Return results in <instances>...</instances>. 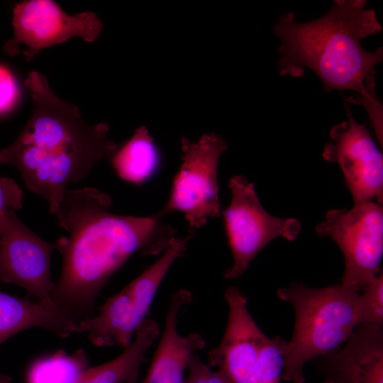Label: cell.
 Wrapping results in <instances>:
<instances>
[{
	"label": "cell",
	"mask_w": 383,
	"mask_h": 383,
	"mask_svg": "<svg viewBox=\"0 0 383 383\" xmlns=\"http://www.w3.org/2000/svg\"><path fill=\"white\" fill-rule=\"evenodd\" d=\"M111 196L94 187L67 189L52 214L69 236L56 241L62 257L52 303L77 325L94 316L96 297L134 254L161 255L177 231L157 213L149 216L110 212Z\"/></svg>",
	"instance_id": "1"
},
{
	"label": "cell",
	"mask_w": 383,
	"mask_h": 383,
	"mask_svg": "<svg viewBox=\"0 0 383 383\" xmlns=\"http://www.w3.org/2000/svg\"><path fill=\"white\" fill-rule=\"evenodd\" d=\"M24 84L32 99L31 114L14 143L0 150V165L15 167L28 190L48 203L52 215L68 186L82 180L118 145L109 138L106 123L84 121L77 106L52 92L44 74L31 71Z\"/></svg>",
	"instance_id": "2"
},
{
	"label": "cell",
	"mask_w": 383,
	"mask_h": 383,
	"mask_svg": "<svg viewBox=\"0 0 383 383\" xmlns=\"http://www.w3.org/2000/svg\"><path fill=\"white\" fill-rule=\"evenodd\" d=\"M365 0H335L331 9L313 21L298 23L293 12L281 16L273 26L279 38V74L303 77L306 69L321 80L326 91L359 94L350 102L363 106L370 119L382 114L375 94V67L383 49L365 50L361 40L382 32L375 11Z\"/></svg>",
	"instance_id": "3"
},
{
	"label": "cell",
	"mask_w": 383,
	"mask_h": 383,
	"mask_svg": "<svg viewBox=\"0 0 383 383\" xmlns=\"http://www.w3.org/2000/svg\"><path fill=\"white\" fill-rule=\"evenodd\" d=\"M359 293L339 284L322 288L292 282L277 297L292 306L294 326L287 341L283 380L304 383V368L315 357L339 350L358 326Z\"/></svg>",
	"instance_id": "4"
},
{
	"label": "cell",
	"mask_w": 383,
	"mask_h": 383,
	"mask_svg": "<svg viewBox=\"0 0 383 383\" xmlns=\"http://www.w3.org/2000/svg\"><path fill=\"white\" fill-rule=\"evenodd\" d=\"M182 164L174 177L168 199L157 213L164 216L181 212L193 235L209 219L220 215L218 165L227 150L226 141L214 133L205 134L196 142L182 137Z\"/></svg>",
	"instance_id": "5"
},
{
	"label": "cell",
	"mask_w": 383,
	"mask_h": 383,
	"mask_svg": "<svg viewBox=\"0 0 383 383\" xmlns=\"http://www.w3.org/2000/svg\"><path fill=\"white\" fill-rule=\"evenodd\" d=\"M320 237L331 238L345 260L343 285L360 293L382 272L383 208L374 201L331 209L316 227Z\"/></svg>",
	"instance_id": "6"
},
{
	"label": "cell",
	"mask_w": 383,
	"mask_h": 383,
	"mask_svg": "<svg viewBox=\"0 0 383 383\" xmlns=\"http://www.w3.org/2000/svg\"><path fill=\"white\" fill-rule=\"evenodd\" d=\"M231 200L223 212L226 233L233 265L225 270L226 279L240 277L252 260L272 240L283 237L295 240L301 224L295 218H282L268 213L262 206L254 184L243 176L229 181Z\"/></svg>",
	"instance_id": "7"
},
{
	"label": "cell",
	"mask_w": 383,
	"mask_h": 383,
	"mask_svg": "<svg viewBox=\"0 0 383 383\" xmlns=\"http://www.w3.org/2000/svg\"><path fill=\"white\" fill-rule=\"evenodd\" d=\"M13 36L5 43L4 51L10 56L20 52L30 61L40 50L79 37L92 43L99 36L104 24L96 13L84 11L74 15L65 13L52 0H28L16 4L13 9Z\"/></svg>",
	"instance_id": "8"
},
{
	"label": "cell",
	"mask_w": 383,
	"mask_h": 383,
	"mask_svg": "<svg viewBox=\"0 0 383 383\" xmlns=\"http://www.w3.org/2000/svg\"><path fill=\"white\" fill-rule=\"evenodd\" d=\"M56 243L34 233L9 211L0 217V281L16 284L38 301L55 306L51 299V255Z\"/></svg>",
	"instance_id": "9"
},
{
	"label": "cell",
	"mask_w": 383,
	"mask_h": 383,
	"mask_svg": "<svg viewBox=\"0 0 383 383\" xmlns=\"http://www.w3.org/2000/svg\"><path fill=\"white\" fill-rule=\"evenodd\" d=\"M348 120L333 126L323 157L338 164L354 204L375 201L382 205L383 156L366 123H357L347 107Z\"/></svg>",
	"instance_id": "10"
},
{
	"label": "cell",
	"mask_w": 383,
	"mask_h": 383,
	"mask_svg": "<svg viewBox=\"0 0 383 383\" xmlns=\"http://www.w3.org/2000/svg\"><path fill=\"white\" fill-rule=\"evenodd\" d=\"M224 299L228 307L227 325L220 343L208 354V365L221 371L229 383H262L259 350L265 335L238 287H228Z\"/></svg>",
	"instance_id": "11"
},
{
	"label": "cell",
	"mask_w": 383,
	"mask_h": 383,
	"mask_svg": "<svg viewBox=\"0 0 383 383\" xmlns=\"http://www.w3.org/2000/svg\"><path fill=\"white\" fill-rule=\"evenodd\" d=\"M313 360L324 381L383 383V328L360 324L339 350Z\"/></svg>",
	"instance_id": "12"
},
{
	"label": "cell",
	"mask_w": 383,
	"mask_h": 383,
	"mask_svg": "<svg viewBox=\"0 0 383 383\" xmlns=\"http://www.w3.org/2000/svg\"><path fill=\"white\" fill-rule=\"evenodd\" d=\"M192 301V294L186 289L172 294L163 332L142 383H184V374L191 356L206 345L205 339L198 333L188 335L178 333L179 313Z\"/></svg>",
	"instance_id": "13"
},
{
	"label": "cell",
	"mask_w": 383,
	"mask_h": 383,
	"mask_svg": "<svg viewBox=\"0 0 383 383\" xmlns=\"http://www.w3.org/2000/svg\"><path fill=\"white\" fill-rule=\"evenodd\" d=\"M36 327L66 338L76 333L77 325L55 306L0 292V345L19 332Z\"/></svg>",
	"instance_id": "14"
},
{
	"label": "cell",
	"mask_w": 383,
	"mask_h": 383,
	"mask_svg": "<svg viewBox=\"0 0 383 383\" xmlns=\"http://www.w3.org/2000/svg\"><path fill=\"white\" fill-rule=\"evenodd\" d=\"M160 333L159 324L146 318L135 331V338L113 360L82 372L74 383H138L145 355Z\"/></svg>",
	"instance_id": "15"
},
{
	"label": "cell",
	"mask_w": 383,
	"mask_h": 383,
	"mask_svg": "<svg viewBox=\"0 0 383 383\" xmlns=\"http://www.w3.org/2000/svg\"><path fill=\"white\" fill-rule=\"evenodd\" d=\"M109 158L121 179L137 185L150 179L157 171L160 162L157 147L144 126L138 128Z\"/></svg>",
	"instance_id": "16"
},
{
	"label": "cell",
	"mask_w": 383,
	"mask_h": 383,
	"mask_svg": "<svg viewBox=\"0 0 383 383\" xmlns=\"http://www.w3.org/2000/svg\"><path fill=\"white\" fill-rule=\"evenodd\" d=\"M88 367L84 349H78L70 355L58 350L32 363L27 372L26 383H74Z\"/></svg>",
	"instance_id": "17"
},
{
	"label": "cell",
	"mask_w": 383,
	"mask_h": 383,
	"mask_svg": "<svg viewBox=\"0 0 383 383\" xmlns=\"http://www.w3.org/2000/svg\"><path fill=\"white\" fill-rule=\"evenodd\" d=\"M357 295L358 325L367 324L383 328V272Z\"/></svg>",
	"instance_id": "18"
},
{
	"label": "cell",
	"mask_w": 383,
	"mask_h": 383,
	"mask_svg": "<svg viewBox=\"0 0 383 383\" xmlns=\"http://www.w3.org/2000/svg\"><path fill=\"white\" fill-rule=\"evenodd\" d=\"M286 344L287 341L280 336L264 338L259 350L262 383H281Z\"/></svg>",
	"instance_id": "19"
},
{
	"label": "cell",
	"mask_w": 383,
	"mask_h": 383,
	"mask_svg": "<svg viewBox=\"0 0 383 383\" xmlns=\"http://www.w3.org/2000/svg\"><path fill=\"white\" fill-rule=\"evenodd\" d=\"M20 96V88L15 77L9 69L0 65V114L13 109Z\"/></svg>",
	"instance_id": "20"
},
{
	"label": "cell",
	"mask_w": 383,
	"mask_h": 383,
	"mask_svg": "<svg viewBox=\"0 0 383 383\" xmlns=\"http://www.w3.org/2000/svg\"><path fill=\"white\" fill-rule=\"evenodd\" d=\"M23 192L17 183L9 177H0V217L9 211L23 206Z\"/></svg>",
	"instance_id": "21"
},
{
	"label": "cell",
	"mask_w": 383,
	"mask_h": 383,
	"mask_svg": "<svg viewBox=\"0 0 383 383\" xmlns=\"http://www.w3.org/2000/svg\"><path fill=\"white\" fill-rule=\"evenodd\" d=\"M187 368L189 373L184 383H209L211 368L196 353L191 356Z\"/></svg>",
	"instance_id": "22"
},
{
	"label": "cell",
	"mask_w": 383,
	"mask_h": 383,
	"mask_svg": "<svg viewBox=\"0 0 383 383\" xmlns=\"http://www.w3.org/2000/svg\"><path fill=\"white\" fill-rule=\"evenodd\" d=\"M209 383H229L225 375L219 370L213 371L211 369L209 373Z\"/></svg>",
	"instance_id": "23"
},
{
	"label": "cell",
	"mask_w": 383,
	"mask_h": 383,
	"mask_svg": "<svg viewBox=\"0 0 383 383\" xmlns=\"http://www.w3.org/2000/svg\"><path fill=\"white\" fill-rule=\"evenodd\" d=\"M13 379L11 377L0 372V383H12Z\"/></svg>",
	"instance_id": "24"
},
{
	"label": "cell",
	"mask_w": 383,
	"mask_h": 383,
	"mask_svg": "<svg viewBox=\"0 0 383 383\" xmlns=\"http://www.w3.org/2000/svg\"><path fill=\"white\" fill-rule=\"evenodd\" d=\"M323 383H331V382H330L328 381H324Z\"/></svg>",
	"instance_id": "25"
}]
</instances>
